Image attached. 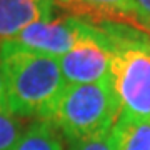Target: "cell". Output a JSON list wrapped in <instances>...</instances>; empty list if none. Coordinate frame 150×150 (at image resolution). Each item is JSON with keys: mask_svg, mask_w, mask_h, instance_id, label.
Here are the masks:
<instances>
[{"mask_svg": "<svg viewBox=\"0 0 150 150\" xmlns=\"http://www.w3.org/2000/svg\"><path fill=\"white\" fill-rule=\"evenodd\" d=\"M12 150H64V135L50 120L37 118L22 132Z\"/></svg>", "mask_w": 150, "mask_h": 150, "instance_id": "obj_9", "label": "cell"}, {"mask_svg": "<svg viewBox=\"0 0 150 150\" xmlns=\"http://www.w3.org/2000/svg\"><path fill=\"white\" fill-rule=\"evenodd\" d=\"M125 27L132 28L135 32L142 33L145 38H149L150 40V18H144V17H140L135 13L134 17H130L129 22H127V25Z\"/></svg>", "mask_w": 150, "mask_h": 150, "instance_id": "obj_12", "label": "cell"}, {"mask_svg": "<svg viewBox=\"0 0 150 150\" xmlns=\"http://www.w3.org/2000/svg\"><path fill=\"white\" fill-rule=\"evenodd\" d=\"M120 115L110 80L65 85L45 120H50L70 142L108 134Z\"/></svg>", "mask_w": 150, "mask_h": 150, "instance_id": "obj_2", "label": "cell"}, {"mask_svg": "<svg viewBox=\"0 0 150 150\" xmlns=\"http://www.w3.org/2000/svg\"><path fill=\"white\" fill-rule=\"evenodd\" d=\"M23 122L8 112H0V150H12L22 132Z\"/></svg>", "mask_w": 150, "mask_h": 150, "instance_id": "obj_10", "label": "cell"}, {"mask_svg": "<svg viewBox=\"0 0 150 150\" xmlns=\"http://www.w3.org/2000/svg\"><path fill=\"white\" fill-rule=\"evenodd\" d=\"M54 0H0V43L13 40L35 22L52 18Z\"/></svg>", "mask_w": 150, "mask_h": 150, "instance_id": "obj_7", "label": "cell"}, {"mask_svg": "<svg viewBox=\"0 0 150 150\" xmlns=\"http://www.w3.org/2000/svg\"><path fill=\"white\" fill-rule=\"evenodd\" d=\"M69 15L82 18L92 25H122L134 17V0H54Z\"/></svg>", "mask_w": 150, "mask_h": 150, "instance_id": "obj_6", "label": "cell"}, {"mask_svg": "<svg viewBox=\"0 0 150 150\" xmlns=\"http://www.w3.org/2000/svg\"><path fill=\"white\" fill-rule=\"evenodd\" d=\"M110 59L112 48L107 32L90 23L85 35L59 59V65L67 85H80L107 80Z\"/></svg>", "mask_w": 150, "mask_h": 150, "instance_id": "obj_4", "label": "cell"}, {"mask_svg": "<svg viewBox=\"0 0 150 150\" xmlns=\"http://www.w3.org/2000/svg\"><path fill=\"white\" fill-rule=\"evenodd\" d=\"M0 65L12 115L47 118L67 85L59 59L27 50L8 40L0 43Z\"/></svg>", "mask_w": 150, "mask_h": 150, "instance_id": "obj_1", "label": "cell"}, {"mask_svg": "<svg viewBox=\"0 0 150 150\" xmlns=\"http://www.w3.org/2000/svg\"><path fill=\"white\" fill-rule=\"evenodd\" d=\"M134 5L137 15L144 17V18H150V0H134Z\"/></svg>", "mask_w": 150, "mask_h": 150, "instance_id": "obj_14", "label": "cell"}, {"mask_svg": "<svg viewBox=\"0 0 150 150\" xmlns=\"http://www.w3.org/2000/svg\"><path fill=\"white\" fill-rule=\"evenodd\" d=\"M69 150H115V149H113L112 137H110V132H108V134L92 137V139L70 142Z\"/></svg>", "mask_w": 150, "mask_h": 150, "instance_id": "obj_11", "label": "cell"}, {"mask_svg": "<svg viewBox=\"0 0 150 150\" xmlns=\"http://www.w3.org/2000/svg\"><path fill=\"white\" fill-rule=\"evenodd\" d=\"M107 32L112 59L108 80L120 113L150 120V40L127 35L117 25H100Z\"/></svg>", "mask_w": 150, "mask_h": 150, "instance_id": "obj_3", "label": "cell"}, {"mask_svg": "<svg viewBox=\"0 0 150 150\" xmlns=\"http://www.w3.org/2000/svg\"><path fill=\"white\" fill-rule=\"evenodd\" d=\"M0 112H8V97H7V83H5V75L0 65Z\"/></svg>", "mask_w": 150, "mask_h": 150, "instance_id": "obj_13", "label": "cell"}, {"mask_svg": "<svg viewBox=\"0 0 150 150\" xmlns=\"http://www.w3.org/2000/svg\"><path fill=\"white\" fill-rule=\"evenodd\" d=\"M90 23L72 15L52 17L23 28L12 42L42 55L60 59L87 33Z\"/></svg>", "mask_w": 150, "mask_h": 150, "instance_id": "obj_5", "label": "cell"}, {"mask_svg": "<svg viewBox=\"0 0 150 150\" xmlns=\"http://www.w3.org/2000/svg\"><path fill=\"white\" fill-rule=\"evenodd\" d=\"M110 137L115 150H150V120L120 113Z\"/></svg>", "mask_w": 150, "mask_h": 150, "instance_id": "obj_8", "label": "cell"}]
</instances>
